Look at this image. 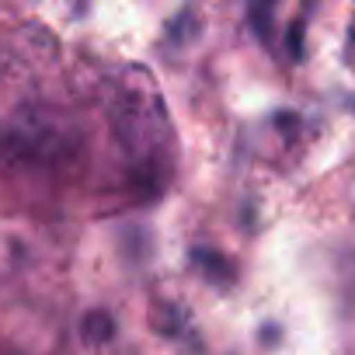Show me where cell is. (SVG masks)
<instances>
[{"instance_id": "6da1fadb", "label": "cell", "mask_w": 355, "mask_h": 355, "mask_svg": "<svg viewBox=\"0 0 355 355\" xmlns=\"http://www.w3.org/2000/svg\"><path fill=\"white\" fill-rule=\"evenodd\" d=\"M125 84L115 105V129L129 153V160L143 171H157L164 164V150H171V122L167 105L153 84V77L143 67L125 70Z\"/></svg>"}, {"instance_id": "7a4b0ae2", "label": "cell", "mask_w": 355, "mask_h": 355, "mask_svg": "<svg viewBox=\"0 0 355 355\" xmlns=\"http://www.w3.org/2000/svg\"><path fill=\"white\" fill-rule=\"evenodd\" d=\"M189 261L206 275V282H213V286H223V289H230L234 286V279H237V268H234V261L230 258H223L220 251H213V248H192L189 251Z\"/></svg>"}, {"instance_id": "3957f363", "label": "cell", "mask_w": 355, "mask_h": 355, "mask_svg": "<svg viewBox=\"0 0 355 355\" xmlns=\"http://www.w3.org/2000/svg\"><path fill=\"white\" fill-rule=\"evenodd\" d=\"M150 320H153V327H157L164 338H182V334H189V327H192V320L182 313V306H178V303H157Z\"/></svg>"}, {"instance_id": "277c9868", "label": "cell", "mask_w": 355, "mask_h": 355, "mask_svg": "<svg viewBox=\"0 0 355 355\" xmlns=\"http://www.w3.org/2000/svg\"><path fill=\"white\" fill-rule=\"evenodd\" d=\"M80 331H84V341L91 345H108L115 338V317L108 310H87L84 320H80Z\"/></svg>"}, {"instance_id": "5b68a950", "label": "cell", "mask_w": 355, "mask_h": 355, "mask_svg": "<svg viewBox=\"0 0 355 355\" xmlns=\"http://www.w3.org/2000/svg\"><path fill=\"white\" fill-rule=\"evenodd\" d=\"M199 35V15L196 11H182V15H174L164 28V39L171 46H189L192 39Z\"/></svg>"}, {"instance_id": "8992f818", "label": "cell", "mask_w": 355, "mask_h": 355, "mask_svg": "<svg viewBox=\"0 0 355 355\" xmlns=\"http://www.w3.org/2000/svg\"><path fill=\"white\" fill-rule=\"evenodd\" d=\"M248 21H251V32L258 35V42L272 49L275 46V11H272V4H254L248 11Z\"/></svg>"}, {"instance_id": "52a82bcc", "label": "cell", "mask_w": 355, "mask_h": 355, "mask_svg": "<svg viewBox=\"0 0 355 355\" xmlns=\"http://www.w3.org/2000/svg\"><path fill=\"white\" fill-rule=\"evenodd\" d=\"M286 53H289L293 63L303 60V53H306V21H303V18H296V21L289 25V32H286Z\"/></svg>"}, {"instance_id": "ba28073f", "label": "cell", "mask_w": 355, "mask_h": 355, "mask_svg": "<svg viewBox=\"0 0 355 355\" xmlns=\"http://www.w3.org/2000/svg\"><path fill=\"white\" fill-rule=\"evenodd\" d=\"M345 56H348V67L355 70V18L348 25V39H345Z\"/></svg>"}]
</instances>
